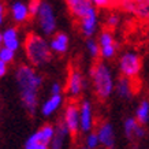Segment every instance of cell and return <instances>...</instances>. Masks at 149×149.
Wrapping results in <instances>:
<instances>
[{"mask_svg": "<svg viewBox=\"0 0 149 149\" xmlns=\"http://www.w3.org/2000/svg\"><path fill=\"white\" fill-rule=\"evenodd\" d=\"M79 119H81V130L84 133L91 131L93 127V112H92V105L88 100H84L81 103Z\"/></svg>", "mask_w": 149, "mask_h": 149, "instance_id": "9c48e42d", "label": "cell"}, {"mask_svg": "<svg viewBox=\"0 0 149 149\" xmlns=\"http://www.w3.org/2000/svg\"><path fill=\"white\" fill-rule=\"evenodd\" d=\"M14 55H15L14 51L8 49V48H6V47H3V48L0 49V60H1V62H4V63H10V62H13Z\"/></svg>", "mask_w": 149, "mask_h": 149, "instance_id": "cb8c5ba5", "label": "cell"}, {"mask_svg": "<svg viewBox=\"0 0 149 149\" xmlns=\"http://www.w3.org/2000/svg\"><path fill=\"white\" fill-rule=\"evenodd\" d=\"M63 122L68 129L70 134L75 136L78 130H81V119H79V108L77 104H68L66 111H64Z\"/></svg>", "mask_w": 149, "mask_h": 149, "instance_id": "8992f818", "label": "cell"}, {"mask_svg": "<svg viewBox=\"0 0 149 149\" xmlns=\"http://www.w3.org/2000/svg\"><path fill=\"white\" fill-rule=\"evenodd\" d=\"M125 133H126L127 138H141L144 137L145 130L142 129L140 123L137 122V119L134 118H129L125 122Z\"/></svg>", "mask_w": 149, "mask_h": 149, "instance_id": "7c38bea8", "label": "cell"}, {"mask_svg": "<svg viewBox=\"0 0 149 149\" xmlns=\"http://www.w3.org/2000/svg\"><path fill=\"white\" fill-rule=\"evenodd\" d=\"M118 1H120V0H92V3H95L99 7H107V6L115 4Z\"/></svg>", "mask_w": 149, "mask_h": 149, "instance_id": "83f0119b", "label": "cell"}, {"mask_svg": "<svg viewBox=\"0 0 149 149\" xmlns=\"http://www.w3.org/2000/svg\"><path fill=\"white\" fill-rule=\"evenodd\" d=\"M3 33H0V49H1V48H3Z\"/></svg>", "mask_w": 149, "mask_h": 149, "instance_id": "d6a6232c", "label": "cell"}, {"mask_svg": "<svg viewBox=\"0 0 149 149\" xmlns=\"http://www.w3.org/2000/svg\"><path fill=\"white\" fill-rule=\"evenodd\" d=\"M100 144V140H99V136L96 133H91L89 136L86 137V148L89 149H95L97 148Z\"/></svg>", "mask_w": 149, "mask_h": 149, "instance_id": "d4e9b609", "label": "cell"}, {"mask_svg": "<svg viewBox=\"0 0 149 149\" xmlns=\"http://www.w3.org/2000/svg\"><path fill=\"white\" fill-rule=\"evenodd\" d=\"M3 19H4V4L0 1V25L3 23Z\"/></svg>", "mask_w": 149, "mask_h": 149, "instance_id": "1f68e13d", "label": "cell"}, {"mask_svg": "<svg viewBox=\"0 0 149 149\" xmlns=\"http://www.w3.org/2000/svg\"><path fill=\"white\" fill-rule=\"evenodd\" d=\"M82 149H89V148H82Z\"/></svg>", "mask_w": 149, "mask_h": 149, "instance_id": "836d02e7", "label": "cell"}, {"mask_svg": "<svg viewBox=\"0 0 149 149\" xmlns=\"http://www.w3.org/2000/svg\"><path fill=\"white\" fill-rule=\"evenodd\" d=\"M137 122L140 125H145L149 119V103L148 101H142L140 107L137 108Z\"/></svg>", "mask_w": 149, "mask_h": 149, "instance_id": "ffe728a7", "label": "cell"}, {"mask_svg": "<svg viewBox=\"0 0 149 149\" xmlns=\"http://www.w3.org/2000/svg\"><path fill=\"white\" fill-rule=\"evenodd\" d=\"M33 136L36 137V140L41 144L49 145L52 138L55 136V126L52 125H44V126L38 129L36 133H33Z\"/></svg>", "mask_w": 149, "mask_h": 149, "instance_id": "e0dca14e", "label": "cell"}, {"mask_svg": "<svg viewBox=\"0 0 149 149\" xmlns=\"http://www.w3.org/2000/svg\"><path fill=\"white\" fill-rule=\"evenodd\" d=\"M25 149H49V146H48V145H45V144H41V142H38V141L36 140V137L32 134V136L26 140Z\"/></svg>", "mask_w": 149, "mask_h": 149, "instance_id": "44dd1931", "label": "cell"}, {"mask_svg": "<svg viewBox=\"0 0 149 149\" xmlns=\"http://www.w3.org/2000/svg\"><path fill=\"white\" fill-rule=\"evenodd\" d=\"M70 13L81 21L84 17H86L89 11L93 8L92 0H66Z\"/></svg>", "mask_w": 149, "mask_h": 149, "instance_id": "52a82bcc", "label": "cell"}, {"mask_svg": "<svg viewBox=\"0 0 149 149\" xmlns=\"http://www.w3.org/2000/svg\"><path fill=\"white\" fill-rule=\"evenodd\" d=\"M86 48H88L89 54H91L93 58H96L97 55H100V44L97 41L93 40V38H88V40H86Z\"/></svg>", "mask_w": 149, "mask_h": 149, "instance_id": "603a6c76", "label": "cell"}, {"mask_svg": "<svg viewBox=\"0 0 149 149\" xmlns=\"http://www.w3.org/2000/svg\"><path fill=\"white\" fill-rule=\"evenodd\" d=\"M82 88H84V79L81 72L78 70H71L68 77V92L72 96H78L82 92Z\"/></svg>", "mask_w": 149, "mask_h": 149, "instance_id": "4fadbf2b", "label": "cell"}, {"mask_svg": "<svg viewBox=\"0 0 149 149\" xmlns=\"http://www.w3.org/2000/svg\"><path fill=\"white\" fill-rule=\"evenodd\" d=\"M62 101H63V99H62V96L60 95L51 96L49 99L42 104V107H41V112H42V115H44V116H49V115H52V113L62 105Z\"/></svg>", "mask_w": 149, "mask_h": 149, "instance_id": "ac0fdd59", "label": "cell"}, {"mask_svg": "<svg viewBox=\"0 0 149 149\" xmlns=\"http://www.w3.org/2000/svg\"><path fill=\"white\" fill-rule=\"evenodd\" d=\"M25 51L29 62L33 66H44L52 59L51 45L36 33H29L25 38Z\"/></svg>", "mask_w": 149, "mask_h": 149, "instance_id": "7a4b0ae2", "label": "cell"}, {"mask_svg": "<svg viewBox=\"0 0 149 149\" xmlns=\"http://www.w3.org/2000/svg\"><path fill=\"white\" fill-rule=\"evenodd\" d=\"M6 72H7V63H4V62L0 60V78L3 77Z\"/></svg>", "mask_w": 149, "mask_h": 149, "instance_id": "4dcf8cb0", "label": "cell"}, {"mask_svg": "<svg viewBox=\"0 0 149 149\" xmlns=\"http://www.w3.org/2000/svg\"><path fill=\"white\" fill-rule=\"evenodd\" d=\"M107 23H108L109 27H115V26H118V23H119V18H118L116 15H111V17L107 19Z\"/></svg>", "mask_w": 149, "mask_h": 149, "instance_id": "f546056e", "label": "cell"}, {"mask_svg": "<svg viewBox=\"0 0 149 149\" xmlns=\"http://www.w3.org/2000/svg\"><path fill=\"white\" fill-rule=\"evenodd\" d=\"M100 55L104 59H109L115 55V45H109V47H103L100 48Z\"/></svg>", "mask_w": 149, "mask_h": 149, "instance_id": "484cf974", "label": "cell"}, {"mask_svg": "<svg viewBox=\"0 0 149 149\" xmlns=\"http://www.w3.org/2000/svg\"><path fill=\"white\" fill-rule=\"evenodd\" d=\"M97 136H99L100 144L104 145L107 149H113V145H115V134H113V129H112V126H111V123L104 122L103 125L99 127Z\"/></svg>", "mask_w": 149, "mask_h": 149, "instance_id": "8fae6325", "label": "cell"}, {"mask_svg": "<svg viewBox=\"0 0 149 149\" xmlns=\"http://www.w3.org/2000/svg\"><path fill=\"white\" fill-rule=\"evenodd\" d=\"M99 44H100V48H103V47H109V45H115V44H113L112 34H111L109 32H103L101 34H100Z\"/></svg>", "mask_w": 149, "mask_h": 149, "instance_id": "7402d4cb", "label": "cell"}, {"mask_svg": "<svg viewBox=\"0 0 149 149\" xmlns=\"http://www.w3.org/2000/svg\"><path fill=\"white\" fill-rule=\"evenodd\" d=\"M68 134H70V131L66 127L64 122H59L55 126V136L49 144V149H64Z\"/></svg>", "mask_w": 149, "mask_h": 149, "instance_id": "ba28073f", "label": "cell"}, {"mask_svg": "<svg viewBox=\"0 0 149 149\" xmlns=\"http://www.w3.org/2000/svg\"><path fill=\"white\" fill-rule=\"evenodd\" d=\"M91 77L95 85V91L97 93L100 99H107L113 89V79L111 75L109 68L104 63L99 62V63L93 64V67L91 70Z\"/></svg>", "mask_w": 149, "mask_h": 149, "instance_id": "3957f363", "label": "cell"}, {"mask_svg": "<svg viewBox=\"0 0 149 149\" xmlns=\"http://www.w3.org/2000/svg\"><path fill=\"white\" fill-rule=\"evenodd\" d=\"M15 79L23 107L30 115H34L38 107V89L42 84V77L38 75L33 67L22 64L17 68Z\"/></svg>", "mask_w": 149, "mask_h": 149, "instance_id": "6da1fadb", "label": "cell"}, {"mask_svg": "<svg viewBox=\"0 0 149 149\" xmlns=\"http://www.w3.org/2000/svg\"><path fill=\"white\" fill-rule=\"evenodd\" d=\"M96 27H97V14H96L95 8H92L89 11V14L79 21V29H81L84 36L91 38L95 34Z\"/></svg>", "mask_w": 149, "mask_h": 149, "instance_id": "30bf717a", "label": "cell"}, {"mask_svg": "<svg viewBox=\"0 0 149 149\" xmlns=\"http://www.w3.org/2000/svg\"><path fill=\"white\" fill-rule=\"evenodd\" d=\"M41 4H42L41 0H30V3H29V13H30V15H37L38 11H40Z\"/></svg>", "mask_w": 149, "mask_h": 149, "instance_id": "4316f807", "label": "cell"}, {"mask_svg": "<svg viewBox=\"0 0 149 149\" xmlns=\"http://www.w3.org/2000/svg\"><path fill=\"white\" fill-rule=\"evenodd\" d=\"M51 45V49L56 52V54L62 55L64 54L68 48V37L66 33H56L54 37H52V40L49 42Z\"/></svg>", "mask_w": 149, "mask_h": 149, "instance_id": "9a60e30c", "label": "cell"}, {"mask_svg": "<svg viewBox=\"0 0 149 149\" xmlns=\"http://www.w3.org/2000/svg\"><path fill=\"white\" fill-rule=\"evenodd\" d=\"M3 45L11 51H15L19 48V38L18 32L15 27H8L3 32Z\"/></svg>", "mask_w": 149, "mask_h": 149, "instance_id": "5bb4252c", "label": "cell"}, {"mask_svg": "<svg viewBox=\"0 0 149 149\" xmlns=\"http://www.w3.org/2000/svg\"><path fill=\"white\" fill-rule=\"evenodd\" d=\"M141 70V58L134 52H127L120 58V71L126 78L134 79Z\"/></svg>", "mask_w": 149, "mask_h": 149, "instance_id": "5b68a950", "label": "cell"}, {"mask_svg": "<svg viewBox=\"0 0 149 149\" xmlns=\"http://www.w3.org/2000/svg\"><path fill=\"white\" fill-rule=\"evenodd\" d=\"M29 6H26L22 1H15L13 6H11V15H13V19L15 22H25L29 17Z\"/></svg>", "mask_w": 149, "mask_h": 149, "instance_id": "2e32d148", "label": "cell"}, {"mask_svg": "<svg viewBox=\"0 0 149 149\" xmlns=\"http://www.w3.org/2000/svg\"><path fill=\"white\" fill-rule=\"evenodd\" d=\"M116 91H118V93H119L120 97H130L131 92L134 91V88H133L131 81L129 78L122 77V78H119V81H118Z\"/></svg>", "mask_w": 149, "mask_h": 149, "instance_id": "d6986e66", "label": "cell"}, {"mask_svg": "<svg viewBox=\"0 0 149 149\" xmlns=\"http://www.w3.org/2000/svg\"><path fill=\"white\" fill-rule=\"evenodd\" d=\"M60 92H62V86H60V84H58V82H55L54 85L51 86V96L60 95Z\"/></svg>", "mask_w": 149, "mask_h": 149, "instance_id": "f1b7e54d", "label": "cell"}, {"mask_svg": "<svg viewBox=\"0 0 149 149\" xmlns=\"http://www.w3.org/2000/svg\"><path fill=\"white\" fill-rule=\"evenodd\" d=\"M37 17H38V25H40L41 32L45 36H52V33L56 29V17H55L52 6L49 3L42 1Z\"/></svg>", "mask_w": 149, "mask_h": 149, "instance_id": "277c9868", "label": "cell"}]
</instances>
